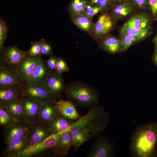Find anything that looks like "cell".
I'll use <instances>...</instances> for the list:
<instances>
[{
  "label": "cell",
  "instance_id": "obj_20",
  "mask_svg": "<svg viewBox=\"0 0 157 157\" xmlns=\"http://www.w3.org/2000/svg\"><path fill=\"white\" fill-rule=\"evenodd\" d=\"M135 8L129 0H124L114 4L110 10L113 18L117 20L129 16L133 13Z\"/></svg>",
  "mask_w": 157,
  "mask_h": 157
},
{
  "label": "cell",
  "instance_id": "obj_19",
  "mask_svg": "<svg viewBox=\"0 0 157 157\" xmlns=\"http://www.w3.org/2000/svg\"><path fill=\"white\" fill-rule=\"evenodd\" d=\"M74 120L69 119L58 113L46 124L51 134L61 131L69 132Z\"/></svg>",
  "mask_w": 157,
  "mask_h": 157
},
{
  "label": "cell",
  "instance_id": "obj_10",
  "mask_svg": "<svg viewBox=\"0 0 157 157\" xmlns=\"http://www.w3.org/2000/svg\"><path fill=\"white\" fill-rule=\"evenodd\" d=\"M22 101L24 119L31 124L39 121L40 110L42 104L25 95L22 96Z\"/></svg>",
  "mask_w": 157,
  "mask_h": 157
},
{
  "label": "cell",
  "instance_id": "obj_41",
  "mask_svg": "<svg viewBox=\"0 0 157 157\" xmlns=\"http://www.w3.org/2000/svg\"><path fill=\"white\" fill-rule=\"evenodd\" d=\"M153 42L155 45V50L157 51V38H154L153 40Z\"/></svg>",
  "mask_w": 157,
  "mask_h": 157
},
{
  "label": "cell",
  "instance_id": "obj_29",
  "mask_svg": "<svg viewBox=\"0 0 157 157\" xmlns=\"http://www.w3.org/2000/svg\"><path fill=\"white\" fill-rule=\"evenodd\" d=\"M88 0H72L68 8L71 16L82 14Z\"/></svg>",
  "mask_w": 157,
  "mask_h": 157
},
{
  "label": "cell",
  "instance_id": "obj_17",
  "mask_svg": "<svg viewBox=\"0 0 157 157\" xmlns=\"http://www.w3.org/2000/svg\"><path fill=\"white\" fill-rule=\"evenodd\" d=\"M29 143V133L22 137L13 140L6 144V147L2 151L0 157H11L23 150Z\"/></svg>",
  "mask_w": 157,
  "mask_h": 157
},
{
  "label": "cell",
  "instance_id": "obj_9",
  "mask_svg": "<svg viewBox=\"0 0 157 157\" xmlns=\"http://www.w3.org/2000/svg\"><path fill=\"white\" fill-rule=\"evenodd\" d=\"M66 86L62 74L52 71L42 87L56 99L64 93Z\"/></svg>",
  "mask_w": 157,
  "mask_h": 157
},
{
  "label": "cell",
  "instance_id": "obj_3",
  "mask_svg": "<svg viewBox=\"0 0 157 157\" xmlns=\"http://www.w3.org/2000/svg\"><path fill=\"white\" fill-rule=\"evenodd\" d=\"M64 93L68 100L75 105L92 107L99 102L96 89L88 84L79 81L70 82L66 85Z\"/></svg>",
  "mask_w": 157,
  "mask_h": 157
},
{
  "label": "cell",
  "instance_id": "obj_34",
  "mask_svg": "<svg viewBox=\"0 0 157 157\" xmlns=\"http://www.w3.org/2000/svg\"><path fill=\"white\" fill-rule=\"evenodd\" d=\"M41 45L40 41L33 42L31 43V46L27 54L33 56H41Z\"/></svg>",
  "mask_w": 157,
  "mask_h": 157
},
{
  "label": "cell",
  "instance_id": "obj_4",
  "mask_svg": "<svg viewBox=\"0 0 157 157\" xmlns=\"http://www.w3.org/2000/svg\"><path fill=\"white\" fill-rule=\"evenodd\" d=\"M68 132L61 131L51 134L40 142L29 144L23 150L11 157H31L47 155L50 151L55 145L63 133Z\"/></svg>",
  "mask_w": 157,
  "mask_h": 157
},
{
  "label": "cell",
  "instance_id": "obj_25",
  "mask_svg": "<svg viewBox=\"0 0 157 157\" xmlns=\"http://www.w3.org/2000/svg\"><path fill=\"white\" fill-rule=\"evenodd\" d=\"M0 105L10 113L16 121L24 119V109L22 99H15L0 103Z\"/></svg>",
  "mask_w": 157,
  "mask_h": 157
},
{
  "label": "cell",
  "instance_id": "obj_5",
  "mask_svg": "<svg viewBox=\"0 0 157 157\" xmlns=\"http://www.w3.org/2000/svg\"><path fill=\"white\" fill-rule=\"evenodd\" d=\"M115 152V143L110 138L99 136L90 146L87 157H113Z\"/></svg>",
  "mask_w": 157,
  "mask_h": 157
},
{
  "label": "cell",
  "instance_id": "obj_32",
  "mask_svg": "<svg viewBox=\"0 0 157 157\" xmlns=\"http://www.w3.org/2000/svg\"><path fill=\"white\" fill-rule=\"evenodd\" d=\"M8 28L4 20L0 18V50L4 47V44L7 36Z\"/></svg>",
  "mask_w": 157,
  "mask_h": 157
},
{
  "label": "cell",
  "instance_id": "obj_6",
  "mask_svg": "<svg viewBox=\"0 0 157 157\" xmlns=\"http://www.w3.org/2000/svg\"><path fill=\"white\" fill-rule=\"evenodd\" d=\"M24 83L17 67L8 64L0 58V86L21 85Z\"/></svg>",
  "mask_w": 157,
  "mask_h": 157
},
{
  "label": "cell",
  "instance_id": "obj_7",
  "mask_svg": "<svg viewBox=\"0 0 157 157\" xmlns=\"http://www.w3.org/2000/svg\"><path fill=\"white\" fill-rule=\"evenodd\" d=\"M31 124L24 119L15 121L12 124L3 129L4 143L6 145L12 140L20 138L28 134Z\"/></svg>",
  "mask_w": 157,
  "mask_h": 157
},
{
  "label": "cell",
  "instance_id": "obj_13",
  "mask_svg": "<svg viewBox=\"0 0 157 157\" xmlns=\"http://www.w3.org/2000/svg\"><path fill=\"white\" fill-rule=\"evenodd\" d=\"M114 25L111 16L107 13L102 14L94 25L92 33L95 38L99 39L106 35L112 29Z\"/></svg>",
  "mask_w": 157,
  "mask_h": 157
},
{
  "label": "cell",
  "instance_id": "obj_33",
  "mask_svg": "<svg viewBox=\"0 0 157 157\" xmlns=\"http://www.w3.org/2000/svg\"><path fill=\"white\" fill-rule=\"evenodd\" d=\"M91 2L98 7L101 12L110 10L114 4L112 0H90Z\"/></svg>",
  "mask_w": 157,
  "mask_h": 157
},
{
  "label": "cell",
  "instance_id": "obj_42",
  "mask_svg": "<svg viewBox=\"0 0 157 157\" xmlns=\"http://www.w3.org/2000/svg\"><path fill=\"white\" fill-rule=\"evenodd\" d=\"M124 0H112L114 4L121 2Z\"/></svg>",
  "mask_w": 157,
  "mask_h": 157
},
{
  "label": "cell",
  "instance_id": "obj_21",
  "mask_svg": "<svg viewBox=\"0 0 157 157\" xmlns=\"http://www.w3.org/2000/svg\"><path fill=\"white\" fill-rule=\"evenodd\" d=\"M56 100H51L42 104L39 113V121L47 124L58 113Z\"/></svg>",
  "mask_w": 157,
  "mask_h": 157
},
{
  "label": "cell",
  "instance_id": "obj_28",
  "mask_svg": "<svg viewBox=\"0 0 157 157\" xmlns=\"http://www.w3.org/2000/svg\"><path fill=\"white\" fill-rule=\"evenodd\" d=\"M15 121L10 113L0 105V125L3 129L11 125Z\"/></svg>",
  "mask_w": 157,
  "mask_h": 157
},
{
  "label": "cell",
  "instance_id": "obj_1",
  "mask_svg": "<svg viewBox=\"0 0 157 157\" xmlns=\"http://www.w3.org/2000/svg\"><path fill=\"white\" fill-rule=\"evenodd\" d=\"M110 118L109 113L104 108L97 105L92 106L84 116L74 121L69 133L74 153L85 143L103 132Z\"/></svg>",
  "mask_w": 157,
  "mask_h": 157
},
{
  "label": "cell",
  "instance_id": "obj_31",
  "mask_svg": "<svg viewBox=\"0 0 157 157\" xmlns=\"http://www.w3.org/2000/svg\"><path fill=\"white\" fill-rule=\"evenodd\" d=\"M101 12V10L98 7L88 0L82 14L89 19H92L95 15Z\"/></svg>",
  "mask_w": 157,
  "mask_h": 157
},
{
  "label": "cell",
  "instance_id": "obj_16",
  "mask_svg": "<svg viewBox=\"0 0 157 157\" xmlns=\"http://www.w3.org/2000/svg\"><path fill=\"white\" fill-rule=\"evenodd\" d=\"M52 71L47 65L45 60L41 58L27 83L42 86L44 82L49 77Z\"/></svg>",
  "mask_w": 157,
  "mask_h": 157
},
{
  "label": "cell",
  "instance_id": "obj_23",
  "mask_svg": "<svg viewBox=\"0 0 157 157\" xmlns=\"http://www.w3.org/2000/svg\"><path fill=\"white\" fill-rule=\"evenodd\" d=\"M56 107L58 113L67 119L74 120L79 117L75 105L68 100L57 101Z\"/></svg>",
  "mask_w": 157,
  "mask_h": 157
},
{
  "label": "cell",
  "instance_id": "obj_37",
  "mask_svg": "<svg viewBox=\"0 0 157 157\" xmlns=\"http://www.w3.org/2000/svg\"><path fill=\"white\" fill-rule=\"evenodd\" d=\"M135 8L140 10L149 9L148 0H129Z\"/></svg>",
  "mask_w": 157,
  "mask_h": 157
},
{
  "label": "cell",
  "instance_id": "obj_22",
  "mask_svg": "<svg viewBox=\"0 0 157 157\" xmlns=\"http://www.w3.org/2000/svg\"><path fill=\"white\" fill-rule=\"evenodd\" d=\"M20 85L0 86V103L15 99L21 100L22 94Z\"/></svg>",
  "mask_w": 157,
  "mask_h": 157
},
{
  "label": "cell",
  "instance_id": "obj_24",
  "mask_svg": "<svg viewBox=\"0 0 157 157\" xmlns=\"http://www.w3.org/2000/svg\"><path fill=\"white\" fill-rule=\"evenodd\" d=\"M100 47L111 54L122 52V43L121 39L112 36L104 38L99 43Z\"/></svg>",
  "mask_w": 157,
  "mask_h": 157
},
{
  "label": "cell",
  "instance_id": "obj_8",
  "mask_svg": "<svg viewBox=\"0 0 157 157\" xmlns=\"http://www.w3.org/2000/svg\"><path fill=\"white\" fill-rule=\"evenodd\" d=\"M20 87L23 96H28L42 104L56 100L42 86L30 83H24L20 85Z\"/></svg>",
  "mask_w": 157,
  "mask_h": 157
},
{
  "label": "cell",
  "instance_id": "obj_26",
  "mask_svg": "<svg viewBox=\"0 0 157 157\" xmlns=\"http://www.w3.org/2000/svg\"><path fill=\"white\" fill-rule=\"evenodd\" d=\"M71 17L74 24L78 28L88 33H92L94 24L92 19L82 14L72 16Z\"/></svg>",
  "mask_w": 157,
  "mask_h": 157
},
{
  "label": "cell",
  "instance_id": "obj_38",
  "mask_svg": "<svg viewBox=\"0 0 157 157\" xmlns=\"http://www.w3.org/2000/svg\"><path fill=\"white\" fill-rule=\"evenodd\" d=\"M151 15L154 20L157 21V0H148Z\"/></svg>",
  "mask_w": 157,
  "mask_h": 157
},
{
  "label": "cell",
  "instance_id": "obj_27",
  "mask_svg": "<svg viewBox=\"0 0 157 157\" xmlns=\"http://www.w3.org/2000/svg\"><path fill=\"white\" fill-rule=\"evenodd\" d=\"M152 33V30L143 31H138L125 23L121 28L120 35L129 34L137 36L142 40L149 36Z\"/></svg>",
  "mask_w": 157,
  "mask_h": 157
},
{
  "label": "cell",
  "instance_id": "obj_36",
  "mask_svg": "<svg viewBox=\"0 0 157 157\" xmlns=\"http://www.w3.org/2000/svg\"><path fill=\"white\" fill-rule=\"evenodd\" d=\"M69 69L65 60L62 58L58 57L55 69L56 71L62 74L63 72L68 71Z\"/></svg>",
  "mask_w": 157,
  "mask_h": 157
},
{
  "label": "cell",
  "instance_id": "obj_35",
  "mask_svg": "<svg viewBox=\"0 0 157 157\" xmlns=\"http://www.w3.org/2000/svg\"><path fill=\"white\" fill-rule=\"evenodd\" d=\"M41 45V55H46L50 56L53 54V47L49 43L46 42L44 39L40 40Z\"/></svg>",
  "mask_w": 157,
  "mask_h": 157
},
{
  "label": "cell",
  "instance_id": "obj_43",
  "mask_svg": "<svg viewBox=\"0 0 157 157\" xmlns=\"http://www.w3.org/2000/svg\"><path fill=\"white\" fill-rule=\"evenodd\" d=\"M155 38H157V32L156 35V36L155 37Z\"/></svg>",
  "mask_w": 157,
  "mask_h": 157
},
{
  "label": "cell",
  "instance_id": "obj_2",
  "mask_svg": "<svg viewBox=\"0 0 157 157\" xmlns=\"http://www.w3.org/2000/svg\"><path fill=\"white\" fill-rule=\"evenodd\" d=\"M157 143V123L138 126L131 137L129 148L135 157H151L154 154Z\"/></svg>",
  "mask_w": 157,
  "mask_h": 157
},
{
  "label": "cell",
  "instance_id": "obj_11",
  "mask_svg": "<svg viewBox=\"0 0 157 157\" xmlns=\"http://www.w3.org/2000/svg\"><path fill=\"white\" fill-rule=\"evenodd\" d=\"M41 58V56H33L27 54L19 63L17 70L24 83L28 82L33 71Z\"/></svg>",
  "mask_w": 157,
  "mask_h": 157
},
{
  "label": "cell",
  "instance_id": "obj_30",
  "mask_svg": "<svg viewBox=\"0 0 157 157\" xmlns=\"http://www.w3.org/2000/svg\"><path fill=\"white\" fill-rule=\"evenodd\" d=\"M120 36L122 43V52L125 51L133 44L142 40L139 37L129 34Z\"/></svg>",
  "mask_w": 157,
  "mask_h": 157
},
{
  "label": "cell",
  "instance_id": "obj_12",
  "mask_svg": "<svg viewBox=\"0 0 157 157\" xmlns=\"http://www.w3.org/2000/svg\"><path fill=\"white\" fill-rule=\"evenodd\" d=\"M27 54V51L20 49L15 45L4 47L0 50V57L8 64L16 67Z\"/></svg>",
  "mask_w": 157,
  "mask_h": 157
},
{
  "label": "cell",
  "instance_id": "obj_39",
  "mask_svg": "<svg viewBox=\"0 0 157 157\" xmlns=\"http://www.w3.org/2000/svg\"><path fill=\"white\" fill-rule=\"evenodd\" d=\"M58 57L50 56L49 59L45 60V63L50 69L52 71L55 69Z\"/></svg>",
  "mask_w": 157,
  "mask_h": 157
},
{
  "label": "cell",
  "instance_id": "obj_40",
  "mask_svg": "<svg viewBox=\"0 0 157 157\" xmlns=\"http://www.w3.org/2000/svg\"><path fill=\"white\" fill-rule=\"evenodd\" d=\"M152 59L153 63L157 67V51H155Z\"/></svg>",
  "mask_w": 157,
  "mask_h": 157
},
{
  "label": "cell",
  "instance_id": "obj_15",
  "mask_svg": "<svg viewBox=\"0 0 157 157\" xmlns=\"http://www.w3.org/2000/svg\"><path fill=\"white\" fill-rule=\"evenodd\" d=\"M153 20L151 15L142 12L133 15L125 23L138 31H145L152 30Z\"/></svg>",
  "mask_w": 157,
  "mask_h": 157
},
{
  "label": "cell",
  "instance_id": "obj_14",
  "mask_svg": "<svg viewBox=\"0 0 157 157\" xmlns=\"http://www.w3.org/2000/svg\"><path fill=\"white\" fill-rule=\"evenodd\" d=\"M73 146V142L69 132H66L61 135L55 145L50 150L48 156L65 157Z\"/></svg>",
  "mask_w": 157,
  "mask_h": 157
},
{
  "label": "cell",
  "instance_id": "obj_18",
  "mask_svg": "<svg viewBox=\"0 0 157 157\" xmlns=\"http://www.w3.org/2000/svg\"><path fill=\"white\" fill-rule=\"evenodd\" d=\"M29 135V144H31L41 142L51 134L46 124L39 121L31 124Z\"/></svg>",
  "mask_w": 157,
  "mask_h": 157
}]
</instances>
